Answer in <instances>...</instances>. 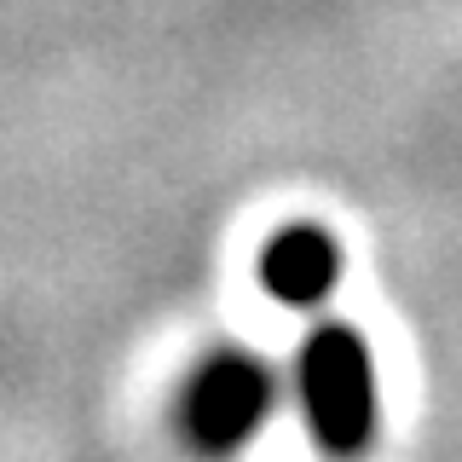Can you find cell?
Masks as SVG:
<instances>
[{
    "instance_id": "7a4b0ae2",
    "label": "cell",
    "mask_w": 462,
    "mask_h": 462,
    "mask_svg": "<svg viewBox=\"0 0 462 462\" xmlns=\"http://www.w3.org/2000/svg\"><path fill=\"white\" fill-rule=\"evenodd\" d=\"M272 370L254 353H214L180 393V428L202 457H231L266 428L272 416Z\"/></svg>"
},
{
    "instance_id": "3957f363",
    "label": "cell",
    "mask_w": 462,
    "mask_h": 462,
    "mask_svg": "<svg viewBox=\"0 0 462 462\" xmlns=\"http://www.w3.org/2000/svg\"><path fill=\"white\" fill-rule=\"evenodd\" d=\"M341 278V249L329 231L318 226H289L266 243L260 254V283L283 300V307H318Z\"/></svg>"
},
{
    "instance_id": "6da1fadb",
    "label": "cell",
    "mask_w": 462,
    "mask_h": 462,
    "mask_svg": "<svg viewBox=\"0 0 462 462\" xmlns=\"http://www.w3.org/2000/svg\"><path fill=\"white\" fill-rule=\"evenodd\" d=\"M295 387H300V411H307L318 451L358 457L375 439V422H382L375 358L346 324H324L307 336L295 358Z\"/></svg>"
}]
</instances>
